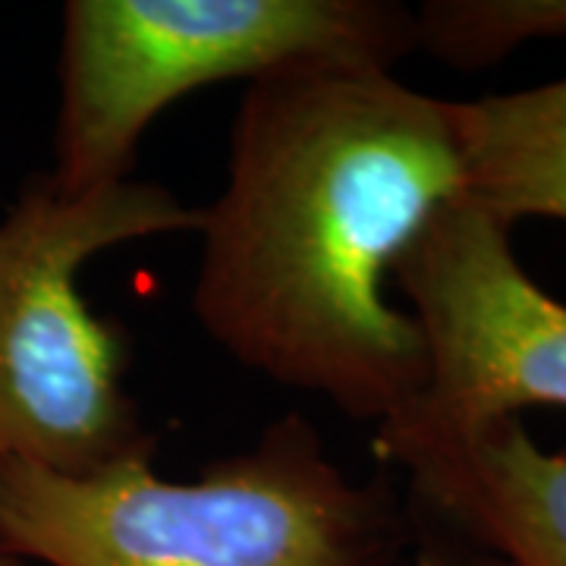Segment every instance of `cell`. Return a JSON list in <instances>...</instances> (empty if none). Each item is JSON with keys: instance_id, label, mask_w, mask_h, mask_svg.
Segmentation results:
<instances>
[{"instance_id": "obj_1", "label": "cell", "mask_w": 566, "mask_h": 566, "mask_svg": "<svg viewBox=\"0 0 566 566\" xmlns=\"http://www.w3.org/2000/svg\"><path fill=\"white\" fill-rule=\"evenodd\" d=\"M460 192L453 102L371 66L252 82L196 230V322L249 371L378 428L428 378L422 331L387 283Z\"/></svg>"}, {"instance_id": "obj_2", "label": "cell", "mask_w": 566, "mask_h": 566, "mask_svg": "<svg viewBox=\"0 0 566 566\" xmlns=\"http://www.w3.org/2000/svg\"><path fill=\"white\" fill-rule=\"evenodd\" d=\"M151 463L57 475L0 460V545L44 566H394L412 545L394 479H349L300 412L192 482Z\"/></svg>"}, {"instance_id": "obj_3", "label": "cell", "mask_w": 566, "mask_h": 566, "mask_svg": "<svg viewBox=\"0 0 566 566\" xmlns=\"http://www.w3.org/2000/svg\"><path fill=\"white\" fill-rule=\"evenodd\" d=\"M202 208L129 180L66 192L35 174L0 218V460L92 475L155 453L126 387L129 337L85 303L80 274L107 249L192 233Z\"/></svg>"}, {"instance_id": "obj_4", "label": "cell", "mask_w": 566, "mask_h": 566, "mask_svg": "<svg viewBox=\"0 0 566 566\" xmlns=\"http://www.w3.org/2000/svg\"><path fill=\"white\" fill-rule=\"evenodd\" d=\"M416 13L390 0H70L54 167L66 192L133 177L145 129L186 95L300 70H390Z\"/></svg>"}, {"instance_id": "obj_5", "label": "cell", "mask_w": 566, "mask_h": 566, "mask_svg": "<svg viewBox=\"0 0 566 566\" xmlns=\"http://www.w3.org/2000/svg\"><path fill=\"white\" fill-rule=\"evenodd\" d=\"M424 340L422 394L375 434L469 431L566 406V305L520 264L510 223L460 192L394 264Z\"/></svg>"}, {"instance_id": "obj_6", "label": "cell", "mask_w": 566, "mask_h": 566, "mask_svg": "<svg viewBox=\"0 0 566 566\" xmlns=\"http://www.w3.org/2000/svg\"><path fill=\"white\" fill-rule=\"evenodd\" d=\"M381 465L409 475L406 510L504 566H566V453H547L520 416L469 431L375 434Z\"/></svg>"}, {"instance_id": "obj_7", "label": "cell", "mask_w": 566, "mask_h": 566, "mask_svg": "<svg viewBox=\"0 0 566 566\" xmlns=\"http://www.w3.org/2000/svg\"><path fill=\"white\" fill-rule=\"evenodd\" d=\"M465 196L504 223L566 221V80L453 102Z\"/></svg>"}, {"instance_id": "obj_8", "label": "cell", "mask_w": 566, "mask_h": 566, "mask_svg": "<svg viewBox=\"0 0 566 566\" xmlns=\"http://www.w3.org/2000/svg\"><path fill=\"white\" fill-rule=\"evenodd\" d=\"M542 39H566V0H428L416 13V48L465 73Z\"/></svg>"}, {"instance_id": "obj_9", "label": "cell", "mask_w": 566, "mask_h": 566, "mask_svg": "<svg viewBox=\"0 0 566 566\" xmlns=\"http://www.w3.org/2000/svg\"><path fill=\"white\" fill-rule=\"evenodd\" d=\"M409 526H412V545L419 547V566H504L497 557L465 545L447 528L434 526L416 513H409Z\"/></svg>"}, {"instance_id": "obj_10", "label": "cell", "mask_w": 566, "mask_h": 566, "mask_svg": "<svg viewBox=\"0 0 566 566\" xmlns=\"http://www.w3.org/2000/svg\"><path fill=\"white\" fill-rule=\"evenodd\" d=\"M0 566H29V564H22L20 557H13V554H10L7 547L0 545Z\"/></svg>"}]
</instances>
